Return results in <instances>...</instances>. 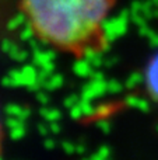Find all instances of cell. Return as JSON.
<instances>
[{
	"mask_svg": "<svg viewBox=\"0 0 158 160\" xmlns=\"http://www.w3.org/2000/svg\"><path fill=\"white\" fill-rule=\"evenodd\" d=\"M78 104H80L81 110H83L84 117H87V118H91V117L95 115V105L91 102V100L81 98L80 101H78Z\"/></svg>",
	"mask_w": 158,
	"mask_h": 160,
	"instance_id": "cell-14",
	"label": "cell"
},
{
	"mask_svg": "<svg viewBox=\"0 0 158 160\" xmlns=\"http://www.w3.org/2000/svg\"><path fill=\"white\" fill-rule=\"evenodd\" d=\"M11 45H13V42H11L8 38H4V39L2 41V44H0V48H2L3 52L8 53V51H10V48H11Z\"/></svg>",
	"mask_w": 158,
	"mask_h": 160,
	"instance_id": "cell-30",
	"label": "cell"
},
{
	"mask_svg": "<svg viewBox=\"0 0 158 160\" xmlns=\"http://www.w3.org/2000/svg\"><path fill=\"white\" fill-rule=\"evenodd\" d=\"M20 47L17 44H14L13 42V45H11V48H10V51H8V56H10L11 59H14V61H16L17 59V56H18V53H20Z\"/></svg>",
	"mask_w": 158,
	"mask_h": 160,
	"instance_id": "cell-29",
	"label": "cell"
},
{
	"mask_svg": "<svg viewBox=\"0 0 158 160\" xmlns=\"http://www.w3.org/2000/svg\"><path fill=\"white\" fill-rule=\"evenodd\" d=\"M49 131L52 133H55V135L60 132V125L58 124V121H52V122H50V124H49Z\"/></svg>",
	"mask_w": 158,
	"mask_h": 160,
	"instance_id": "cell-35",
	"label": "cell"
},
{
	"mask_svg": "<svg viewBox=\"0 0 158 160\" xmlns=\"http://www.w3.org/2000/svg\"><path fill=\"white\" fill-rule=\"evenodd\" d=\"M102 52L104 51L95 48L94 45H86V47L81 49V55H83V58L87 59V61L94 66V69H98V68H101L104 65L105 58H104Z\"/></svg>",
	"mask_w": 158,
	"mask_h": 160,
	"instance_id": "cell-5",
	"label": "cell"
},
{
	"mask_svg": "<svg viewBox=\"0 0 158 160\" xmlns=\"http://www.w3.org/2000/svg\"><path fill=\"white\" fill-rule=\"evenodd\" d=\"M44 84H45V80L41 79V78H38L35 82H32L30 86H27V88H28V91L36 93V91H39V90H42V88H44Z\"/></svg>",
	"mask_w": 158,
	"mask_h": 160,
	"instance_id": "cell-24",
	"label": "cell"
},
{
	"mask_svg": "<svg viewBox=\"0 0 158 160\" xmlns=\"http://www.w3.org/2000/svg\"><path fill=\"white\" fill-rule=\"evenodd\" d=\"M118 62V58H115V56H112V58H106L105 61H104V65H105L106 68H111V66H114L115 63Z\"/></svg>",
	"mask_w": 158,
	"mask_h": 160,
	"instance_id": "cell-38",
	"label": "cell"
},
{
	"mask_svg": "<svg viewBox=\"0 0 158 160\" xmlns=\"http://www.w3.org/2000/svg\"><path fill=\"white\" fill-rule=\"evenodd\" d=\"M22 72V86H30L32 82H35L38 79V70H36L35 65H25L21 69Z\"/></svg>",
	"mask_w": 158,
	"mask_h": 160,
	"instance_id": "cell-8",
	"label": "cell"
},
{
	"mask_svg": "<svg viewBox=\"0 0 158 160\" xmlns=\"http://www.w3.org/2000/svg\"><path fill=\"white\" fill-rule=\"evenodd\" d=\"M90 79L91 80H105V76H104V73L101 72V70H94V72L91 73V76H90Z\"/></svg>",
	"mask_w": 158,
	"mask_h": 160,
	"instance_id": "cell-34",
	"label": "cell"
},
{
	"mask_svg": "<svg viewBox=\"0 0 158 160\" xmlns=\"http://www.w3.org/2000/svg\"><path fill=\"white\" fill-rule=\"evenodd\" d=\"M41 68H42V69H45L46 72H49V73H52V75H53V70H55L56 66H55V62H53V61H49V62H46L44 66H41Z\"/></svg>",
	"mask_w": 158,
	"mask_h": 160,
	"instance_id": "cell-36",
	"label": "cell"
},
{
	"mask_svg": "<svg viewBox=\"0 0 158 160\" xmlns=\"http://www.w3.org/2000/svg\"><path fill=\"white\" fill-rule=\"evenodd\" d=\"M108 93V80H91L81 88V98L95 100Z\"/></svg>",
	"mask_w": 158,
	"mask_h": 160,
	"instance_id": "cell-4",
	"label": "cell"
},
{
	"mask_svg": "<svg viewBox=\"0 0 158 160\" xmlns=\"http://www.w3.org/2000/svg\"><path fill=\"white\" fill-rule=\"evenodd\" d=\"M144 79L150 96L153 97V100L158 101V53L148 63Z\"/></svg>",
	"mask_w": 158,
	"mask_h": 160,
	"instance_id": "cell-3",
	"label": "cell"
},
{
	"mask_svg": "<svg viewBox=\"0 0 158 160\" xmlns=\"http://www.w3.org/2000/svg\"><path fill=\"white\" fill-rule=\"evenodd\" d=\"M122 91V84H120L118 80L112 79V80H108V93L111 94H118Z\"/></svg>",
	"mask_w": 158,
	"mask_h": 160,
	"instance_id": "cell-21",
	"label": "cell"
},
{
	"mask_svg": "<svg viewBox=\"0 0 158 160\" xmlns=\"http://www.w3.org/2000/svg\"><path fill=\"white\" fill-rule=\"evenodd\" d=\"M78 101H80V98H78V96H76V94H70L69 97H66V98L63 100V105L66 108H72L74 107L76 104H78Z\"/></svg>",
	"mask_w": 158,
	"mask_h": 160,
	"instance_id": "cell-25",
	"label": "cell"
},
{
	"mask_svg": "<svg viewBox=\"0 0 158 160\" xmlns=\"http://www.w3.org/2000/svg\"><path fill=\"white\" fill-rule=\"evenodd\" d=\"M142 82H143V75L142 73H132V75L128 78V80H126V87L132 88V87L137 86L139 83H142Z\"/></svg>",
	"mask_w": 158,
	"mask_h": 160,
	"instance_id": "cell-18",
	"label": "cell"
},
{
	"mask_svg": "<svg viewBox=\"0 0 158 160\" xmlns=\"http://www.w3.org/2000/svg\"><path fill=\"white\" fill-rule=\"evenodd\" d=\"M27 16L28 14L25 13V11H20V13H17L13 18L8 20L7 25H6L7 30L14 31V30H17V28H20V25H25V22H27Z\"/></svg>",
	"mask_w": 158,
	"mask_h": 160,
	"instance_id": "cell-11",
	"label": "cell"
},
{
	"mask_svg": "<svg viewBox=\"0 0 158 160\" xmlns=\"http://www.w3.org/2000/svg\"><path fill=\"white\" fill-rule=\"evenodd\" d=\"M108 158H111V148L108 146H101L94 155L90 156L91 160H106Z\"/></svg>",
	"mask_w": 158,
	"mask_h": 160,
	"instance_id": "cell-15",
	"label": "cell"
},
{
	"mask_svg": "<svg viewBox=\"0 0 158 160\" xmlns=\"http://www.w3.org/2000/svg\"><path fill=\"white\" fill-rule=\"evenodd\" d=\"M39 115L44 119H46L48 122L59 121V119L62 118V112L58 108H46L45 105H42V107L39 108Z\"/></svg>",
	"mask_w": 158,
	"mask_h": 160,
	"instance_id": "cell-10",
	"label": "cell"
},
{
	"mask_svg": "<svg viewBox=\"0 0 158 160\" xmlns=\"http://www.w3.org/2000/svg\"><path fill=\"white\" fill-rule=\"evenodd\" d=\"M38 132L41 133L42 136H46L48 132H49V127L45 124H38Z\"/></svg>",
	"mask_w": 158,
	"mask_h": 160,
	"instance_id": "cell-37",
	"label": "cell"
},
{
	"mask_svg": "<svg viewBox=\"0 0 158 160\" xmlns=\"http://www.w3.org/2000/svg\"><path fill=\"white\" fill-rule=\"evenodd\" d=\"M62 149H63V152L66 153V155H73V153H76V145H73L72 142L69 141H64L62 142Z\"/></svg>",
	"mask_w": 158,
	"mask_h": 160,
	"instance_id": "cell-27",
	"label": "cell"
},
{
	"mask_svg": "<svg viewBox=\"0 0 158 160\" xmlns=\"http://www.w3.org/2000/svg\"><path fill=\"white\" fill-rule=\"evenodd\" d=\"M36 100H38L39 104L46 105L48 102H49V96H48V93H45V91L39 90V91H36Z\"/></svg>",
	"mask_w": 158,
	"mask_h": 160,
	"instance_id": "cell-28",
	"label": "cell"
},
{
	"mask_svg": "<svg viewBox=\"0 0 158 160\" xmlns=\"http://www.w3.org/2000/svg\"><path fill=\"white\" fill-rule=\"evenodd\" d=\"M4 124H6V127L10 128V129H11V128H16V127H18V125H22V124H24V121H21V119H20L18 117L7 115V118H6Z\"/></svg>",
	"mask_w": 158,
	"mask_h": 160,
	"instance_id": "cell-22",
	"label": "cell"
},
{
	"mask_svg": "<svg viewBox=\"0 0 158 160\" xmlns=\"http://www.w3.org/2000/svg\"><path fill=\"white\" fill-rule=\"evenodd\" d=\"M95 125H97L98 129H101L104 133H109V132H111V122H109L108 119L101 118V119H98V121L95 122Z\"/></svg>",
	"mask_w": 158,
	"mask_h": 160,
	"instance_id": "cell-23",
	"label": "cell"
},
{
	"mask_svg": "<svg viewBox=\"0 0 158 160\" xmlns=\"http://www.w3.org/2000/svg\"><path fill=\"white\" fill-rule=\"evenodd\" d=\"M130 18L129 10H122L118 17L114 18H104L100 24L101 35L108 41H115L118 37H122L128 30V22Z\"/></svg>",
	"mask_w": 158,
	"mask_h": 160,
	"instance_id": "cell-2",
	"label": "cell"
},
{
	"mask_svg": "<svg viewBox=\"0 0 158 160\" xmlns=\"http://www.w3.org/2000/svg\"><path fill=\"white\" fill-rule=\"evenodd\" d=\"M73 73L77 75L78 78H90L91 73L94 72V66L90 63L87 59H77V61L73 63Z\"/></svg>",
	"mask_w": 158,
	"mask_h": 160,
	"instance_id": "cell-6",
	"label": "cell"
},
{
	"mask_svg": "<svg viewBox=\"0 0 158 160\" xmlns=\"http://www.w3.org/2000/svg\"><path fill=\"white\" fill-rule=\"evenodd\" d=\"M36 32V30H35V27H34V24H32V21H27L25 22V25H24V28L21 30V32H20V39L21 41H30L31 38H34V34Z\"/></svg>",
	"mask_w": 158,
	"mask_h": 160,
	"instance_id": "cell-13",
	"label": "cell"
},
{
	"mask_svg": "<svg viewBox=\"0 0 158 160\" xmlns=\"http://www.w3.org/2000/svg\"><path fill=\"white\" fill-rule=\"evenodd\" d=\"M63 83H64V78L60 75V73H53V75H50L49 79L45 80L44 88L46 91H53V90H56V88L62 87Z\"/></svg>",
	"mask_w": 158,
	"mask_h": 160,
	"instance_id": "cell-9",
	"label": "cell"
},
{
	"mask_svg": "<svg viewBox=\"0 0 158 160\" xmlns=\"http://www.w3.org/2000/svg\"><path fill=\"white\" fill-rule=\"evenodd\" d=\"M30 117H31V110L28 107H22V110H21V112H20L18 118L21 119V121H27Z\"/></svg>",
	"mask_w": 158,
	"mask_h": 160,
	"instance_id": "cell-31",
	"label": "cell"
},
{
	"mask_svg": "<svg viewBox=\"0 0 158 160\" xmlns=\"http://www.w3.org/2000/svg\"><path fill=\"white\" fill-rule=\"evenodd\" d=\"M55 146H56V142L53 141V138H46L44 141V148L46 150H52V149H55Z\"/></svg>",
	"mask_w": 158,
	"mask_h": 160,
	"instance_id": "cell-32",
	"label": "cell"
},
{
	"mask_svg": "<svg viewBox=\"0 0 158 160\" xmlns=\"http://www.w3.org/2000/svg\"><path fill=\"white\" fill-rule=\"evenodd\" d=\"M81 117H84V114H83V110H81L80 104H76L74 107L70 108V118L72 119L77 121V119H80Z\"/></svg>",
	"mask_w": 158,
	"mask_h": 160,
	"instance_id": "cell-26",
	"label": "cell"
},
{
	"mask_svg": "<svg viewBox=\"0 0 158 160\" xmlns=\"http://www.w3.org/2000/svg\"><path fill=\"white\" fill-rule=\"evenodd\" d=\"M2 86L3 87H14V80L11 76H6L2 79Z\"/></svg>",
	"mask_w": 158,
	"mask_h": 160,
	"instance_id": "cell-33",
	"label": "cell"
},
{
	"mask_svg": "<svg viewBox=\"0 0 158 160\" xmlns=\"http://www.w3.org/2000/svg\"><path fill=\"white\" fill-rule=\"evenodd\" d=\"M114 0H22L36 34L62 49H83L100 31Z\"/></svg>",
	"mask_w": 158,
	"mask_h": 160,
	"instance_id": "cell-1",
	"label": "cell"
},
{
	"mask_svg": "<svg viewBox=\"0 0 158 160\" xmlns=\"http://www.w3.org/2000/svg\"><path fill=\"white\" fill-rule=\"evenodd\" d=\"M125 104L129 107H137L143 111H148V102L146 100H140L136 96H128L125 98Z\"/></svg>",
	"mask_w": 158,
	"mask_h": 160,
	"instance_id": "cell-12",
	"label": "cell"
},
{
	"mask_svg": "<svg viewBox=\"0 0 158 160\" xmlns=\"http://www.w3.org/2000/svg\"><path fill=\"white\" fill-rule=\"evenodd\" d=\"M86 152H87V146H86V145H83V143L76 145V153H77V155H84Z\"/></svg>",
	"mask_w": 158,
	"mask_h": 160,
	"instance_id": "cell-39",
	"label": "cell"
},
{
	"mask_svg": "<svg viewBox=\"0 0 158 160\" xmlns=\"http://www.w3.org/2000/svg\"><path fill=\"white\" fill-rule=\"evenodd\" d=\"M55 58H56V52L52 49H46V51L38 49L35 52H32V63L38 68L44 66L49 61H55Z\"/></svg>",
	"mask_w": 158,
	"mask_h": 160,
	"instance_id": "cell-7",
	"label": "cell"
},
{
	"mask_svg": "<svg viewBox=\"0 0 158 160\" xmlns=\"http://www.w3.org/2000/svg\"><path fill=\"white\" fill-rule=\"evenodd\" d=\"M21 110H22V107H20V105H17V104H7L4 107L6 115H11V117H18Z\"/></svg>",
	"mask_w": 158,
	"mask_h": 160,
	"instance_id": "cell-20",
	"label": "cell"
},
{
	"mask_svg": "<svg viewBox=\"0 0 158 160\" xmlns=\"http://www.w3.org/2000/svg\"><path fill=\"white\" fill-rule=\"evenodd\" d=\"M24 135H25V125L24 124L10 129V138L13 139V141H20V139L24 138Z\"/></svg>",
	"mask_w": 158,
	"mask_h": 160,
	"instance_id": "cell-16",
	"label": "cell"
},
{
	"mask_svg": "<svg viewBox=\"0 0 158 160\" xmlns=\"http://www.w3.org/2000/svg\"><path fill=\"white\" fill-rule=\"evenodd\" d=\"M8 76H11L14 80V87H20L22 86V72L21 69H11L8 72Z\"/></svg>",
	"mask_w": 158,
	"mask_h": 160,
	"instance_id": "cell-19",
	"label": "cell"
},
{
	"mask_svg": "<svg viewBox=\"0 0 158 160\" xmlns=\"http://www.w3.org/2000/svg\"><path fill=\"white\" fill-rule=\"evenodd\" d=\"M27 58H28V52H27V51H24V49H21V51H20V53H18V56H17L16 61H17V62H24Z\"/></svg>",
	"mask_w": 158,
	"mask_h": 160,
	"instance_id": "cell-40",
	"label": "cell"
},
{
	"mask_svg": "<svg viewBox=\"0 0 158 160\" xmlns=\"http://www.w3.org/2000/svg\"><path fill=\"white\" fill-rule=\"evenodd\" d=\"M112 111V105L108 102H102V104L95 105V115L98 117H106L109 115Z\"/></svg>",
	"mask_w": 158,
	"mask_h": 160,
	"instance_id": "cell-17",
	"label": "cell"
}]
</instances>
